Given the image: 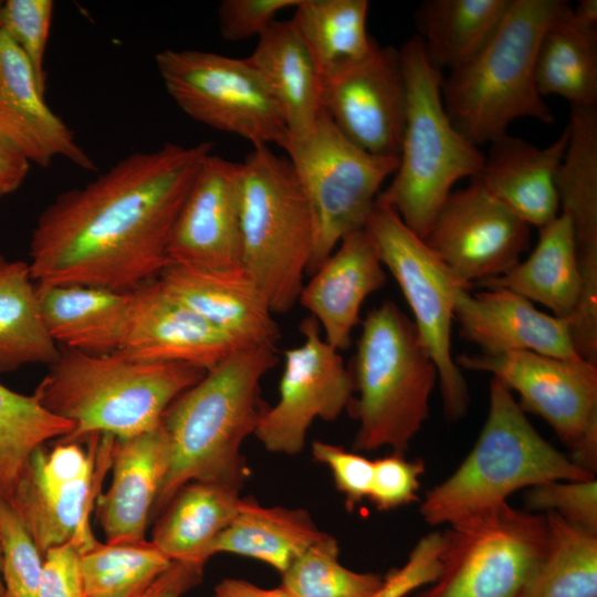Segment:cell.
<instances>
[{"label": "cell", "mask_w": 597, "mask_h": 597, "mask_svg": "<svg viewBox=\"0 0 597 597\" xmlns=\"http://www.w3.org/2000/svg\"><path fill=\"white\" fill-rule=\"evenodd\" d=\"M212 143L134 153L40 213L29 266L35 283L132 292L169 264L167 243Z\"/></svg>", "instance_id": "cell-1"}, {"label": "cell", "mask_w": 597, "mask_h": 597, "mask_svg": "<svg viewBox=\"0 0 597 597\" xmlns=\"http://www.w3.org/2000/svg\"><path fill=\"white\" fill-rule=\"evenodd\" d=\"M279 362L276 347H241L179 395L161 418L171 460L150 514L154 522L176 492L197 480L241 490L249 475L240 452L268 407L260 395L263 376Z\"/></svg>", "instance_id": "cell-2"}, {"label": "cell", "mask_w": 597, "mask_h": 597, "mask_svg": "<svg viewBox=\"0 0 597 597\" xmlns=\"http://www.w3.org/2000/svg\"><path fill=\"white\" fill-rule=\"evenodd\" d=\"M33 395L73 423L65 440L93 434L128 438L161 422L168 406L206 369L186 363H148L121 352L94 355L61 348Z\"/></svg>", "instance_id": "cell-3"}, {"label": "cell", "mask_w": 597, "mask_h": 597, "mask_svg": "<svg viewBox=\"0 0 597 597\" xmlns=\"http://www.w3.org/2000/svg\"><path fill=\"white\" fill-rule=\"evenodd\" d=\"M593 478L548 443L512 391L492 377L489 412L475 444L458 469L427 493L420 514L432 526L450 525L503 505L520 489Z\"/></svg>", "instance_id": "cell-4"}, {"label": "cell", "mask_w": 597, "mask_h": 597, "mask_svg": "<svg viewBox=\"0 0 597 597\" xmlns=\"http://www.w3.org/2000/svg\"><path fill=\"white\" fill-rule=\"evenodd\" d=\"M562 0H511L494 35L468 63L442 78L441 96L454 127L480 147L507 134L515 119L554 123L537 91L541 35Z\"/></svg>", "instance_id": "cell-5"}, {"label": "cell", "mask_w": 597, "mask_h": 597, "mask_svg": "<svg viewBox=\"0 0 597 597\" xmlns=\"http://www.w3.org/2000/svg\"><path fill=\"white\" fill-rule=\"evenodd\" d=\"M349 368L358 397L349 409L359 427L357 451L390 447L404 453L429 417L438 369L416 326L392 301L367 313Z\"/></svg>", "instance_id": "cell-6"}, {"label": "cell", "mask_w": 597, "mask_h": 597, "mask_svg": "<svg viewBox=\"0 0 597 597\" xmlns=\"http://www.w3.org/2000/svg\"><path fill=\"white\" fill-rule=\"evenodd\" d=\"M407 84V116L398 166L377 200L391 208L420 238L455 182L482 169L484 154L449 118L441 96V71L415 35L399 49Z\"/></svg>", "instance_id": "cell-7"}, {"label": "cell", "mask_w": 597, "mask_h": 597, "mask_svg": "<svg viewBox=\"0 0 597 597\" xmlns=\"http://www.w3.org/2000/svg\"><path fill=\"white\" fill-rule=\"evenodd\" d=\"M240 175L241 265L275 313L298 302L314 230L307 200L289 158L254 147Z\"/></svg>", "instance_id": "cell-8"}, {"label": "cell", "mask_w": 597, "mask_h": 597, "mask_svg": "<svg viewBox=\"0 0 597 597\" xmlns=\"http://www.w3.org/2000/svg\"><path fill=\"white\" fill-rule=\"evenodd\" d=\"M307 200L314 230L312 275L348 233L365 228L398 157L378 156L348 139L323 109L313 129L285 149Z\"/></svg>", "instance_id": "cell-9"}, {"label": "cell", "mask_w": 597, "mask_h": 597, "mask_svg": "<svg viewBox=\"0 0 597 597\" xmlns=\"http://www.w3.org/2000/svg\"><path fill=\"white\" fill-rule=\"evenodd\" d=\"M547 541L545 514L507 502L450 524L439 575L415 597H522Z\"/></svg>", "instance_id": "cell-10"}, {"label": "cell", "mask_w": 597, "mask_h": 597, "mask_svg": "<svg viewBox=\"0 0 597 597\" xmlns=\"http://www.w3.org/2000/svg\"><path fill=\"white\" fill-rule=\"evenodd\" d=\"M114 439L93 434L82 439L87 448L77 440L59 439L53 448L43 444L30 455L8 502L43 556L66 543L84 553L100 542L90 515L111 469Z\"/></svg>", "instance_id": "cell-11"}, {"label": "cell", "mask_w": 597, "mask_h": 597, "mask_svg": "<svg viewBox=\"0 0 597 597\" xmlns=\"http://www.w3.org/2000/svg\"><path fill=\"white\" fill-rule=\"evenodd\" d=\"M155 62L167 93L192 119L238 135L254 147L287 148L281 111L248 57L166 49Z\"/></svg>", "instance_id": "cell-12"}, {"label": "cell", "mask_w": 597, "mask_h": 597, "mask_svg": "<svg viewBox=\"0 0 597 597\" xmlns=\"http://www.w3.org/2000/svg\"><path fill=\"white\" fill-rule=\"evenodd\" d=\"M365 230L412 312L419 338L438 369L444 413L455 421L467 413L470 402L467 381L451 352L453 295L461 285L425 240L385 203L376 200Z\"/></svg>", "instance_id": "cell-13"}, {"label": "cell", "mask_w": 597, "mask_h": 597, "mask_svg": "<svg viewBox=\"0 0 597 597\" xmlns=\"http://www.w3.org/2000/svg\"><path fill=\"white\" fill-rule=\"evenodd\" d=\"M464 369L488 371L520 396L519 405L544 419L570 450V460L597 468V364L533 352L454 358Z\"/></svg>", "instance_id": "cell-14"}, {"label": "cell", "mask_w": 597, "mask_h": 597, "mask_svg": "<svg viewBox=\"0 0 597 597\" xmlns=\"http://www.w3.org/2000/svg\"><path fill=\"white\" fill-rule=\"evenodd\" d=\"M423 240L457 283L470 290L521 261L530 247V226L475 176L449 193Z\"/></svg>", "instance_id": "cell-15"}, {"label": "cell", "mask_w": 597, "mask_h": 597, "mask_svg": "<svg viewBox=\"0 0 597 597\" xmlns=\"http://www.w3.org/2000/svg\"><path fill=\"white\" fill-rule=\"evenodd\" d=\"M301 345L283 353L279 399L265 408L255 437L274 453L296 454L316 418L333 421L349 407L354 381L338 350L323 337L313 316L300 325Z\"/></svg>", "instance_id": "cell-16"}, {"label": "cell", "mask_w": 597, "mask_h": 597, "mask_svg": "<svg viewBox=\"0 0 597 597\" xmlns=\"http://www.w3.org/2000/svg\"><path fill=\"white\" fill-rule=\"evenodd\" d=\"M407 84L399 49L374 43L358 60L322 75V106L338 129L366 151L398 157L407 116Z\"/></svg>", "instance_id": "cell-17"}, {"label": "cell", "mask_w": 597, "mask_h": 597, "mask_svg": "<svg viewBox=\"0 0 597 597\" xmlns=\"http://www.w3.org/2000/svg\"><path fill=\"white\" fill-rule=\"evenodd\" d=\"M569 139L556 188L559 212L572 222L583 295L569 322L583 355L597 350V107L570 106Z\"/></svg>", "instance_id": "cell-18"}, {"label": "cell", "mask_w": 597, "mask_h": 597, "mask_svg": "<svg viewBox=\"0 0 597 597\" xmlns=\"http://www.w3.org/2000/svg\"><path fill=\"white\" fill-rule=\"evenodd\" d=\"M169 264L217 270L241 265L239 163L207 155L172 224Z\"/></svg>", "instance_id": "cell-19"}, {"label": "cell", "mask_w": 597, "mask_h": 597, "mask_svg": "<svg viewBox=\"0 0 597 597\" xmlns=\"http://www.w3.org/2000/svg\"><path fill=\"white\" fill-rule=\"evenodd\" d=\"M244 346L170 297L153 280L132 291L129 317L117 352L142 362L186 363L209 370Z\"/></svg>", "instance_id": "cell-20"}, {"label": "cell", "mask_w": 597, "mask_h": 597, "mask_svg": "<svg viewBox=\"0 0 597 597\" xmlns=\"http://www.w3.org/2000/svg\"><path fill=\"white\" fill-rule=\"evenodd\" d=\"M453 314L459 335L479 346L481 354L533 352L567 360L580 358L566 320L537 310L509 290L470 293L459 286L453 295Z\"/></svg>", "instance_id": "cell-21"}, {"label": "cell", "mask_w": 597, "mask_h": 597, "mask_svg": "<svg viewBox=\"0 0 597 597\" xmlns=\"http://www.w3.org/2000/svg\"><path fill=\"white\" fill-rule=\"evenodd\" d=\"M172 298L245 346H275L281 332L252 276L242 268L168 264L156 279Z\"/></svg>", "instance_id": "cell-22"}, {"label": "cell", "mask_w": 597, "mask_h": 597, "mask_svg": "<svg viewBox=\"0 0 597 597\" xmlns=\"http://www.w3.org/2000/svg\"><path fill=\"white\" fill-rule=\"evenodd\" d=\"M386 282L387 273L364 228L342 239L304 284L297 303L317 321L324 339L342 352L349 348L352 333L362 322L363 303Z\"/></svg>", "instance_id": "cell-23"}, {"label": "cell", "mask_w": 597, "mask_h": 597, "mask_svg": "<svg viewBox=\"0 0 597 597\" xmlns=\"http://www.w3.org/2000/svg\"><path fill=\"white\" fill-rule=\"evenodd\" d=\"M170 460L171 446L161 422L148 431L114 439L112 482L95 502L106 543L145 540Z\"/></svg>", "instance_id": "cell-24"}, {"label": "cell", "mask_w": 597, "mask_h": 597, "mask_svg": "<svg viewBox=\"0 0 597 597\" xmlns=\"http://www.w3.org/2000/svg\"><path fill=\"white\" fill-rule=\"evenodd\" d=\"M21 49L0 29V124L31 164L48 167L56 157L93 170L95 164L66 124L49 107Z\"/></svg>", "instance_id": "cell-25"}, {"label": "cell", "mask_w": 597, "mask_h": 597, "mask_svg": "<svg viewBox=\"0 0 597 597\" xmlns=\"http://www.w3.org/2000/svg\"><path fill=\"white\" fill-rule=\"evenodd\" d=\"M568 139V126L543 148L505 134L490 143L476 177L522 221L541 229L561 211L556 178Z\"/></svg>", "instance_id": "cell-26"}, {"label": "cell", "mask_w": 597, "mask_h": 597, "mask_svg": "<svg viewBox=\"0 0 597 597\" xmlns=\"http://www.w3.org/2000/svg\"><path fill=\"white\" fill-rule=\"evenodd\" d=\"M42 316L61 348L102 355L119 350L132 292L78 284L36 283Z\"/></svg>", "instance_id": "cell-27"}, {"label": "cell", "mask_w": 597, "mask_h": 597, "mask_svg": "<svg viewBox=\"0 0 597 597\" xmlns=\"http://www.w3.org/2000/svg\"><path fill=\"white\" fill-rule=\"evenodd\" d=\"M248 59L281 111L289 144L305 137L323 111L322 77L291 20H275Z\"/></svg>", "instance_id": "cell-28"}, {"label": "cell", "mask_w": 597, "mask_h": 597, "mask_svg": "<svg viewBox=\"0 0 597 597\" xmlns=\"http://www.w3.org/2000/svg\"><path fill=\"white\" fill-rule=\"evenodd\" d=\"M538 241L524 260L504 274L481 281L484 290L504 289L547 307L569 324L583 295V279L570 219L559 214L538 229Z\"/></svg>", "instance_id": "cell-29"}, {"label": "cell", "mask_w": 597, "mask_h": 597, "mask_svg": "<svg viewBox=\"0 0 597 597\" xmlns=\"http://www.w3.org/2000/svg\"><path fill=\"white\" fill-rule=\"evenodd\" d=\"M239 492L216 481L186 483L154 521L150 541L171 562L205 567L216 540L238 512Z\"/></svg>", "instance_id": "cell-30"}, {"label": "cell", "mask_w": 597, "mask_h": 597, "mask_svg": "<svg viewBox=\"0 0 597 597\" xmlns=\"http://www.w3.org/2000/svg\"><path fill=\"white\" fill-rule=\"evenodd\" d=\"M534 74L543 98L555 95L570 106L596 107L597 24L582 20L561 1L541 35Z\"/></svg>", "instance_id": "cell-31"}, {"label": "cell", "mask_w": 597, "mask_h": 597, "mask_svg": "<svg viewBox=\"0 0 597 597\" xmlns=\"http://www.w3.org/2000/svg\"><path fill=\"white\" fill-rule=\"evenodd\" d=\"M324 535L304 510L265 507L253 499H241L234 519L216 540L212 555L224 552L251 557L283 574Z\"/></svg>", "instance_id": "cell-32"}, {"label": "cell", "mask_w": 597, "mask_h": 597, "mask_svg": "<svg viewBox=\"0 0 597 597\" xmlns=\"http://www.w3.org/2000/svg\"><path fill=\"white\" fill-rule=\"evenodd\" d=\"M511 0H426L415 13L428 60L453 71L472 60L500 27Z\"/></svg>", "instance_id": "cell-33"}, {"label": "cell", "mask_w": 597, "mask_h": 597, "mask_svg": "<svg viewBox=\"0 0 597 597\" xmlns=\"http://www.w3.org/2000/svg\"><path fill=\"white\" fill-rule=\"evenodd\" d=\"M60 352L45 326L29 263L0 254V374L51 365Z\"/></svg>", "instance_id": "cell-34"}, {"label": "cell", "mask_w": 597, "mask_h": 597, "mask_svg": "<svg viewBox=\"0 0 597 597\" xmlns=\"http://www.w3.org/2000/svg\"><path fill=\"white\" fill-rule=\"evenodd\" d=\"M367 0H301L291 22L322 77L334 65L358 60L376 42L366 28Z\"/></svg>", "instance_id": "cell-35"}, {"label": "cell", "mask_w": 597, "mask_h": 597, "mask_svg": "<svg viewBox=\"0 0 597 597\" xmlns=\"http://www.w3.org/2000/svg\"><path fill=\"white\" fill-rule=\"evenodd\" d=\"M545 515L547 546L522 597H597V534Z\"/></svg>", "instance_id": "cell-36"}, {"label": "cell", "mask_w": 597, "mask_h": 597, "mask_svg": "<svg viewBox=\"0 0 597 597\" xmlns=\"http://www.w3.org/2000/svg\"><path fill=\"white\" fill-rule=\"evenodd\" d=\"M73 423L48 411L34 397L0 384V496L10 501L32 452L67 437Z\"/></svg>", "instance_id": "cell-37"}, {"label": "cell", "mask_w": 597, "mask_h": 597, "mask_svg": "<svg viewBox=\"0 0 597 597\" xmlns=\"http://www.w3.org/2000/svg\"><path fill=\"white\" fill-rule=\"evenodd\" d=\"M171 564L151 541L101 543L80 554L85 597H134Z\"/></svg>", "instance_id": "cell-38"}, {"label": "cell", "mask_w": 597, "mask_h": 597, "mask_svg": "<svg viewBox=\"0 0 597 597\" xmlns=\"http://www.w3.org/2000/svg\"><path fill=\"white\" fill-rule=\"evenodd\" d=\"M338 552L336 538L325 533L281 574V586L292 597H368L380 587V576L346 568Z\"/></svg>", "instance_id": "cell-39"}, {"label": "cell", "mask_w": 597, "mask_h": 597, "mask_svg": "<svg viewBox=\"0 0 597 597\" xmlns=\"http://www.w3.org/2000/svg\"><path fill=\"white\" fill-rule=\"evenodd\" d=\"M4 597H38L43 555L11 504L0 496Z\"/></svg>", "instance_id": "cell-40"}, {"label": "cell", "mask_w": 597, "mask_h": 597, "mask_svg": "<svg viewBox=\"0 0 597 597\" xmlns=\"http://www.w3.org/2000/svg\"><path fill=\"white\" fill-rule=\"evenodd\" d=\"M53 9L51 0L0 1V29L24 53L43 91H45L44 56Z\"/></svg>", "instance_id": "cell-41"}, {"label": "cell", "mask_w": 597, "mask_h": 597, "mask_svg": "<svg viewBox=\"0 0 597 597\" xmlns=\"http://www.w3.org/2000/svg\"><path fill=\"white\" fill-rule=\"evenodd\" d=\"M525 506L531 512H554L566 522L597 534L596 478L548 481L528 489Z\"/></svg>", "instance_id": "cell-42"}, {"label": "cell", "mask_w": 597, "mask_h": 597, "mask_svg": "<svg viewBox=\"0 0 597 597\" xmlns=\"http://www.w3.org/2000/svg\"><path fill=\"white\" fill-rule=\"evenodd\" d=\"M374 462L368 499L378 511H389L418 501L422 460H408L404 453L392 452Z\"/></svg>", "instance_id": "cell-43"}, {"label": "cell", "mask_w": 597, "mask_h": 597, "mask_svg": "<svg viewBox=\"0 0 597 597\" xmlns=\"http://www.w3.org/2000/svg\"><path fill=\"white\" fill-rule=\"evenodd\" d=\"M442 533L432 532L416 544L407 562L391 569L380 587L368 597H406L411 591L433 583L440 572Z\"/></svg>", "instance_id": "cell-44"}, {"label": "cell", "mask_w": 597, "mask_h": 597, "mask_svg": "<svg viewBox=\"0 0 597 597\" xmlns=\"http://www.w3.org/2000/svg\"><path fill=\"white\" fill-rule=\"evenodd\" d=\"M312 453L316 461L326 464L331 470L335 485L345 496L349 511L364 499H368L373 480V461L359 453L317 440L312 443Z\"/></svg>", "instance_id": "cell-45"}, {"label": "cell", "mask_w": 597, "mask_h": 597, "mask_svg": "<svg viewBox=\"0 0 597 597\" xmlns=\"http://www.w3.org/2000/svg\"><path fill=\"white\" fill-rule=\"evenodd\" d=\"M301 0H223L218 8L220 34L226 41L259 38L279 12L296 8Z\"/></svg>", "instance_id": "cell-46"}, {"label": "cell", "mask_w": 597, "mask_h": 597, "mask_svg": "<svg viewBox=\"0 0 597 597\" xmlns=\"http://www.w3.org/2000/svg\"><path fill=\"white\" fill-rule=\"evenodd\" d=\"M80 554L73 543L52 547L44 554L38 597H85Z\"/></svg>", "instance_id": "cell-47"}, {"label": "cell", "mask_w": 597, "mask_h": 597, "mask_svg": "<svg viewBox=\"0 0 597 597\" xmlns=\"http://www.w3.org/2000/svg\"><path fill=\"white\" fill-rule=\"evenodd\" d=\"M202 574V566L171 562L158 578L134 597H181L201 582Z\"/></svg>", "instance_id": "cell-48"}, {"label": "cell", "mask_w": 597, "mask_h": 597, "mask_svg": "<svg viewBox=\"0 0 597 597\" xmlns=\"http://www.w3.org/2000/svg\"><path fill=\"white\" fill-rule=\"evenodd\" d=\"M30 165V160L0 124V200L23 184Z\"/></svg>", "instance_id": "cell-49"}, {"label": "cell", "mask_w": 597, "mask_h": 597, "mask_svg": "<svg viewBox=\"0 0 597 597\" xmlns=\"http://www.w3.org/2000/svg\"><path fill=\"white\" fill-rule=\"evenodd\" d=\"M212 597H292L281 585L276 588H261L248 580L226 578L214 587Z\"/></svg>", "instance_id": "cell-50"}, {"label": "cell", "mask_w": 597, "mask_h": 597, "mask_svg": "<svg viewBox=\"0 0 597 597\" xmlns=\"http://www.w3.org/2000/svg\"><path fill=\"white\" fill-rule=\"evenodd\" d=\"M574 13L582 20L597 24V1L582 0L576 7H573Z\"/></svg>", "instance_id": "cell-51"}, {"label": "cell", "mask_w": 597, "mask_h": 597, "mask_svg": "<svg viewBox=\"0 0 597 597\" xmlns=\"http://www.w3.org/2000/svg\"><path fill=\"white\" fill-rule=\"evenodd\" d=\"M1 568H2V553H1V544H0V597H4V585L2 582Z\"/></svg>", "instance_id": "cell-52"}]
</instances>
